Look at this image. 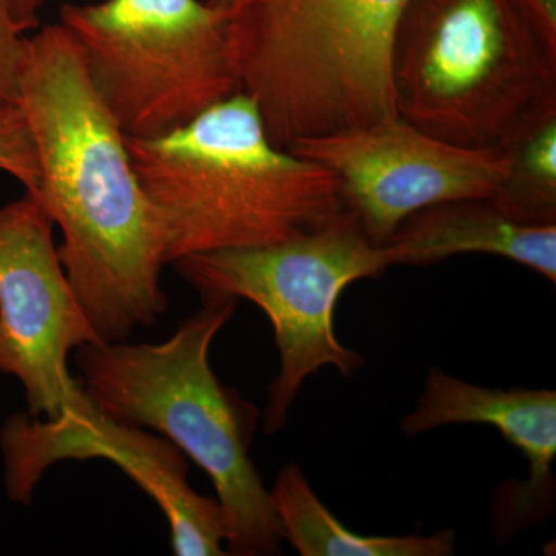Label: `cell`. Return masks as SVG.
Wrapping results in <instances>:
<instances>
[{
	"mask_svg": "<svg viewBox=\"0 0 556 556\" xmlns=\"http://www.w3.org/2000/svg\"><path fill=\"white\" fill-rule=\"evenodd\" d=\"M407 0H240L228 38L241 91L270 141L368 126L397 115L393 42Z\"/></svg>",
	"mask_w": 556,
	"mask_h": 556,
	"instance_id": "cell-5",
	"label": "cell"
},
{
	"mask_svg": "<svg viewBox=\"0 0 556 556\" xmlns=\"http://www.w3.org/2000/svg\"><path fill=\"white\" fill-rule=\"evenodd\" d=\"M53 228L30 193L0 207V372L20 380L28 415L43 419L87 401L68 357L102 343L70 285Z\"/></svg>",
	"mask_w": 556,
	"mask_h": 556,
	"instance_id": "cell-9",
	"label": "cell"
},
{
	"mask_svg": "<svg viewBox=\"0 0 556 556\" xmlns=\"http://www.w3.org/2000/svg\"><path fill=\"white\" fill-rule=\"evenodd\" d=\"M3 485L13 503L31 506L49 468L64 460L108 459L148 493L170 527L177 556L226 555V522L217 497L188 482V456L159 433L124 426L102 415L93 402L56 419L14 413L0 428Z\"/></svg>",
	"mask_w": 556,
	"mask_h": 556,
	"instance_id": "cell-8",
	"label": "cell"
},
{
	"mask_svg": "<svg viewBox=\"0 0 556 556\" xmlns=\"http://www.w3.org/2000/svg\"><path fill=\"white\" fill-rule=\"evenodd\" d=\"M391 76L397 115L417 129L503 149L556 113V22L532 0H407Z\"/></svg>",
	"mask_w": 556,
	"mask_h": 556,
	"instance_id": "cell-4",
	"label": "cell"
},
{
	"mask_svg": "<svg viewBox=\"0 0 556 556\" xmlns=\"http://www.w3.org/2000/svg\"><path fill=\"white\" fill-rule=\"evenodd\" d=\"M288 150L339 178L343 203L376 247L422 208L490 199L507 174L503 149L452 144L399 115L303 139Z\"/></svg>",
	"mask_w": 556,
	"mask_h": 556,
	"instance_id": "cell-10",
	"label": "cell"
},
{
	"mask_svg": "<svg viewBox=\"0 0 556 556\" xmlns=\"http://www.w3.org/2000/svg\"><path fill=\"white\" fill-rule=\"evenodd\" d=\"M60 24L127 138L169 134L241 91L228 11L206 0L65 3Z\"/></svg>",
	"mask_w": 556,
	"mask_h": 556,
	"instance_id": "cell-7",
	"label": "cell"
},
{
	"mask_svg": "<svg viewBox=\"0 0 556 556\" xmlns=\"http://www.w3.org/2000/svg\"><path fill=\"white\" fill-rule=\"evenodd\" d=\"M269 492L285 540L302 556H448L455 552L452 532L431 536L357 535L324 506L295 464L281 468Z\"/></svg>",
	"mask_w": 556,
	"mask_h": 556,
	"instance_id": "cell-13",
	"label": "cell"
},
{
	"mask_svg": "<svg viewBox=\"0 0 556 556\" xmlns=\"http://www.w3.org/2000/svg\"><path fill=\"white\" fill-rule=\"evenodd\" d=\"M206 2L211 3V5L217 7V9L229 11L232 10L240 0H206Z\"/></svg>",
	"mask_w": 556,
	"mask_h": 556,
	"instance_id": "cell-18",
	"label": "cell"
},
{
	"mask_svg": "<svg viewBox=\"0 0 556 556\" xmlns=\"http://www.w3.org/2000/svg\"><path fill=\"white\" fill-rule=\"evenodd\" d=\"M450 424L495 427L529 463L527 481L504 497L501 526L514 532L547 517L555 493L556 391L490 390L433 368L415 412L404 417L401 430L416 437Z\"/></svg>",
	"mask_w": 556,
	"mask_h": 556,
	"instance_id": "cell-11",
	"label": "cell"
},
{
	"mask_svg": "<svg viewBox=\"0 0 556 556\" xmlns=\"http://www.w3.org/2000/svg\"><path fill=\"white\" fill-rule=\"evenodd\" d=\"M159 215L167 265L223 249L266 247L338 222L339 178L270 141L244 91L155 138H127Z\"/></svg>",
	"mask_w": 556,
	"mask_h": 556,
	"instance_id": "cell-2",
	"label": "cell"
},
{
	"mask_svg": "<svg viewBox=\"0 0 556 556\" xmlns=\"http://www.w3.org/2000/svg\"><path fill=\"white\" fill-rule=\"evenodd\" d=\"M25 46L27 38L14 20L9 0H0V112L20 100Z\"/></svg>",
	"mask_w": 556,
	"mask_h": 556,
	"instance_id": "cell-16",
	"label": "cell"
},
{
	"mask_svg": "<svg viewBox=\"0 0 556 556\" xmlns=\"http://www.w3.org/2000/svg\"><path fill=\"white\" fill-rule=\"evenodd\" d=\"M172 265L203 306L244 299L269 317L280 369L262 415L268 434L285 427L300 387L318 369L334 367L350 378L364 367V358L336 338L334 308L351 283L390 268L386 249L365 237L350 211L280 243L204 252Z\"/></svg>",
	"mask_w": 556,
	"mask_h": 556,
	"instance_id": "cell-6",
	"label": "cell"
},
{
	"mask_svg": "<svg viewBox=\"0 0 556 556\" xmlns=\"http://www.w3.org/2000/svg\"><path fill=\"white\" fill-rule=\"evenodd\" d=\"M17 105L38 156L30 195L61 230L58 254L98 338L124 342L159 324L169 305L159 215L64 25L27 38Z\"/></svg>",
	"mask_w": 556,
	"mask_h": 556,
	"instance_id": "cell-1",
	"label": "cell"
},
{
	"mask_svg": "<svg viewBox=\"0 0 556 556\" xmlns=\"http://www.w3.org/2000/svg\"><path fill=\"white\" fill-rule=\"evenodd\" d=\"M382 247L390 266L433 265L459 254H492L556 281V226L519 225L489 199L422 208L405 219Z\"/></svg>",
	"mask_w": 556,
	"mask_h": 556,
	"instance_id": "cell-12",
	"label": "cell"
},
{
	"mask_svg": "<svg viewBox=\"0 0 556 556\" xmlns=\"http://www.w3.org/2000/svg\"><path fill=\"white\" fill-rule=\"evenodd\" d=\"M9 3L22 31L39 27V13L46 5V0H9Z\"/></svg>",
	"mask_w": 556,
	"mask_h": 556,
	"instance_id": "cell-17",
	"label": "cell"
},
{
	"mask_svg": "<svg viewBox=\"0 0 556 556\" xmlns=\"http://www.w3.org/2000/svg\"><path fill=\"white\" fill-rule=\"evenodd\" d=\"M237 302L203 306L161 343H91L75 351L84 391L102 415L169 439L206 471L226 522L228 554H281L285 532L249 456L258 409L223 386L208 362Z\"/></svg>",
	"mask_w": 556,
	"mask_h": 556,
	"instance_id": "cell-3",
	"label": "cell"
},
{
	"mask_svg": "<svg viewBox=\"0 0 556 556\" xmlns=\"http://www.w3.org/2000/svg\"><path fill=\"white\" fill-rule=\"evenodd\" d=\"M0 172L16 179L27 193L39 185L38 156L20 105L0 112Z\"/></svg>",
	"mask_w": 556,
	"mask_h": 556,
	"instance_id": "cell-15",
	"label": "cell"
},
{
	"mask_svg": "<svg viewBox=\"0 0 556 556\" xmlns=\"http://www.w3.org/2000/svg\"><path fill=\"white\" fill-rule=\"evenodd\" d=\"M503 150L507 174L490 203L519 225L556 226V113L527 127Z\"/></svg>",
	"mask_w": 556,
	"mask_h": 556,
	"instance_id": "cell-14",
	"label": "cell"
}]
</instances>
